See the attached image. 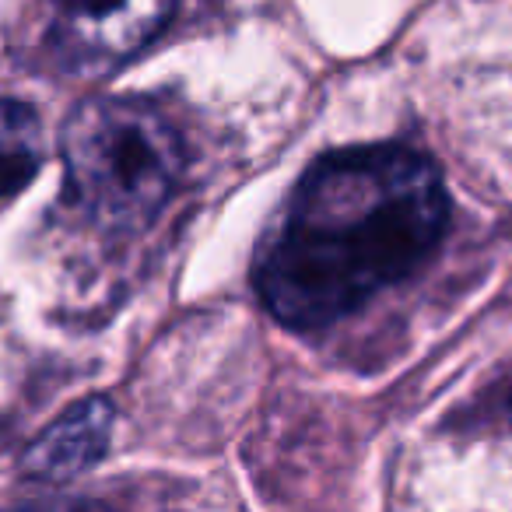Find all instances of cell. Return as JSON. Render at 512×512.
Listing matches in <instances>:
<instances>
[{"label":"cell","mask_w":512,"mask_h":512,"mask_svg":"<svg viewBox=\"0 0 512 512\" xmlns=\"http://www.w3.org/2000/svg\"><path fill=\"white\" fill-rule=\"evenodd\" d=\"M32 512H109L106 505L99 502H50V505H39Z\"/></svg>","instance_id":"obj_6"},{"label":"cell","mask_w":512,"mask_h":512,"mask_svg":"<svg viewBox=\"0 0 512 512\" xmlns=\"http://www.w3.org/2000/svg\"><path fill=\"white\" fill-rule=\"evenodd\" d=\"M43 162V123L25 102H0V197L15 193Z\"/></svg>","instance_id":"obj_5"},{"label":"cell","mask_w":512,"mask_h":512,"mask_svg":"<svg viewBox=\"0 0 512 512\" xmlns=\"http://www.w3.org/2000/svg\"><path fill=\"white\" fill-rule=\"evenodd\" d=\"M172 0H57V39L81 64H113L165 29Z\"/></svg>","instance_id":"obj_3"},{"label":"cell","mask_w":512,"mask_h":512,"mask_svg":"<svg viewBox=\"0 0 512 512\" xmlns=\"http://www.w3.org/2000/svg\"><path fill=\"white\" fill-rule=\"evenodd\" d=\"M116 411L106 397L78 400L29 446L22 470L39 481H71L102 460L113 435Z\"/></svg>","instance_id":"obj_4"},{"label":"cell","mask_w":512,"mask_h":512,"mask_svg":"<svg viewBox=\"0 0 512 512\" xmlns=\"http://www.w3.org/2000/svg\"><path fill=\"white\" fill-rule=\"evenodd\" d=\"M71 193L109 228H144L183 176L176 127L144 99H92L64 127Z\"/></svg>","instance_id":"obj_2"},{"label":"cell","mask_w":512,"mask_h":512,"mask_svg":"<svg viewBox=\"0 0 512 512\" xmlns=\"http://www.w3.org/2000/svg\"><path fill=\"white\" fill-rule=\"evenodd\" d=\"M446 221V186L421 151L372 144L323 155L256 264L260 299L285 327H330L418 271Z\"/></svg>","instance_id":"obj_1"},{"label":"cell","mask_w":512,"mask_h":512,"mask_svg":"<svg viewBox=\"0 0 512 512\" xmlns=\"http://www.w3.org/2000/svg\"><path fill=\"white\" fill-rule=\"evenodd\" d=\"M509 421H512V400H509Z\"/></svg>","instance_id":"obj_7"}]
</instances>
